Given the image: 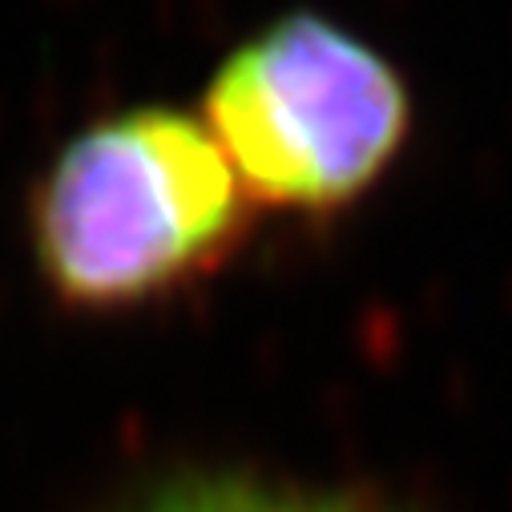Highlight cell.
<instances>
[{"label": "cell", "mask_w": 512, "mask_h": 512, "mask_svg": "<svg viewBox=\"0 0 512 512\" xmlns=\"http://www.w3.org/2000/svg\"><path fill=\"white\" fill-rule=\"evenodd\" d=\"M202 121L250 202L335 210L392 166L412 130L400 69L319 13H283L206 85Z\"/></svg>", "instance_id": "2"}, {"label": "cell", "mask_w": 512, "mask_h": 512, "mask_svg": "<svg viewBox=\"0 0 512 512\" xmlns=\"http://www.w3.org/2000/svg\"><path fill=\"white\" fill-rule=\"evenodd\" d=\"M109 512H396L363 492L275 480L246 468L182 464L138 480Z\"/></svg>", "instance_id": "3"}, {"label": "cell", "mask_w": 512, "mask_h": 512, "mask_svg": "<svg viewBox=\"0 0 512 512\" xmlns=\"http://www.w3.org/2000/svg\"><path fill=\"white\" fill-rule=\"evenodd\" d=\"M246 206L202 117L174 105L117 109L77 130L33 182V263L73 311H138L226 263Z\"/></svg>", "instance_id": "1"}]
</instances>
